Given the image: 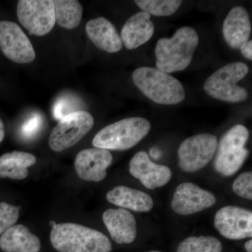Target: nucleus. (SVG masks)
Here are the masks:
<instances>
[{"mask_svg":"<svg viewBox=\"0 0 252 252\" xmlns=\"http://www.w3.org/2000/svg\"><path fill=\"white\" fill-rule=\"evenodd\" d=\"M43 124V119L39 114H34L23 124L21 135L26 139H31L39 132Z\"/></svg>","mask_w":252,"mask_h":252,"instance_id":"obj_28","label":"nucleus"},{"mask_svg":"<svg viewBox=\"0 0 252 252\" xmlns=\"http://www.w3.org/2000/svg\"><path fill=\"white\" fill-rule=\"evenodd\" d=\"M132 77L142 94L156 103L172 105L185 99V89L180 81L157 68H138Z\"/></svg>","mask_w":252,"mask_h":252,"instance_id":"obj_3","label":"nucleus"},{"mask_svg":"<svg viewBox=\"0 0 252 252\" xmlns=\"http://www.w3.org/2000/svg\"><path fill=\"white\" fill-rule=\"evenodd\" d=\"M149 252H159V251H151Z\"/></svg>","mask_w":252,"mask_h":252,"instance_id":"obj_34","label":"nucleus"},{"mask_svg":"<svg viewBox=\"0 0 252 252\" xmlns=\"http://www.w3.org/2000/svg\"><path fill=\"white\" fill-rule=\"evenodd\" d=\"M59 252H110L112 243L103 233L74 223H57L50 235Z\"/></svg>","mask_w":252,"mask_h":252,"instance_id":"obj_2","label":"nucleus"},{"mask_svg":"<svg viewBox=\"0 0 252 252\" xmlns=\"http://www.w3.org/2000/svg\"><path fill=\"white\" fill-rule=\"evenodd\" d=\"M199 36L190 27L177 30L171 38H161L155 49L157 69L172 73L182 71L189 67L198 47Z\"/></svg>","mask_w":252,"mask_h":252,"instance_id":"obj_1","label":"nucleus"},{"mask_svg":"<svg viewBox=\"0 0 252 252\" xmlns=\"http://www.w3.org/2000/svg\"><path fill=\"white\" fill-rule=\"evenodd\" d=\"M0 49L8 59L18 64L31 63L36 58L28 36L11 21H0Z\"/></svg>","mask_w":252,"mask_h":252,"instance_id":"obj_10","label":"nucleus"},{"mask_svg":"<svg viewBox=\"0 0 252 252\" xmlns=\"http://www.w3.org/2000/svg\"><path fill=\"white\" fill-rule=\"evenodd\" d=\"M216 136L203 133L186 139L178 150L179 165L186 172H194L206 166L216 152Z\"/></svg>","mask_w":252,"mask_h":252,"instance_id":"obj_9","label":"nucleus"},{"mask_svg":"<svg viewBox=\"0 0 252 252\" xmlns=\"http://www.w3.org/2000/svg\"><path fill=\"white\" fill-rule=\"evenodd\" d=\"M112 161V154L107 149H86L77 154L74 168L81 180L99 182L105 178L107 169Z\"/></svg>","mask_w":252,"mask_h":252,"instance_id":"obj_13","label":"nucleus"},{"mask_svg":"<svg viewBox=\"0 0 252 252\" xmlns=\"http://www.w3.org/2000/svg\"><path fill=\"white\" fill-rule=\"evenodd\" d=\"M21 208V207L14 206L4 202L0 203V235L17 222Z\"/></svg>","mask_w":252,"mask_h":252,"instance_id":"obj_25","label":"nucleus"},{"mask_svg":"<svg viewBox=\"0 0 252 252\" xmlns=\"http://www.w3.org/2000/svg\"><path fill=\"white\" fill-rule=\"evenodd\" d=\"M32 154L14 151L0 157V178L22 180L28 177V167L35 164Z\"/></svg>","mask_w":252,"mask_h":252,"instance_id":"obj_21","label":"nucleus"},{"mask_svg":"<svg viewBox=\"0 0 252 252\" xmlns=\"http://www.w3.org/2000/svg\"><path fill=\"white\" fill-rule=\"evenodd\" d=\"M77 106L78 104L74 98L61 97L54 104V109H53L54 117L57 120H61L63 117L68 114L77 112L75 109L77 108Z\"/></svg>","mask_w":252,"mask_h":252,"instance_id":"obj_27","label":"nucleus"},{"mask_svg":"<svg viewBox=\"0 0 252 252\" xmlns=\"http://www.w3.org/2000/svg\"><path fill=\"white\" fill-rule=\"evenodd\" d=\"M216 203V197L211 192L185 182L176 189L171 207L176 213L186 216L210 208Z\"/></svg>","mask_w":252,"mask_h":252,"instance_id":"obj_12","label":"nucleus"},{"mask_svg":"<svg viewBox=\"0 0 252 252\" xmlns=\"http://www.w3.org/2000/svg\"><path fill=\"white\" fill-rule=\"evenodd\" d=\"M252 26L247 10L236 6L230 10L223 24V34L230 47L240 49L249 41Z\"/></svg>","mask_w":252,"mask_h":252,"instance_id":"obj_16","label":"nucleus"},{"mask_svg":"<svg viewBox=\"0 0 252 252\" xmlns=\"http://www.w3.org/2000/svg\"><path fill=\"white\" fill-rule=\"evenodd\" d=\"M249 67L245 63H233L212 74L204 84V91L213 98L229 102H243L248 92L237 84L246 77Z\"/></svg>","mask_w":252,"mask_h":252,"instance_id":"obj_5","label":"nucleus"},{"mask_svg":"<svg viewBox=\"0 0 252 252\" xmlns=\"http://www.w3.org/2000/svg\"><path fill=\"white\" fill-rule=\"evenodd\" d=\"M102 220L111 238L119 245L130 244L137 237V223L131 212L123 208L109 209Z\"/></svg>","mask_w":252,"mask_h":252,"instance_id":"obj_15","label":"nucleus"},{"mask_svg":"<svg viewBox=\"0 0 252 252\" xmlns=\"http://www.w3.org/2000/svg\"><path fill=\"white\" fill-rule=\"evenodd\" d=\"M249 136L248 129L243 125L233 126L225 132L217 145L214 161L219 173L228 177L241 168L249 156L248 149L245 148Z\"/></svg>","mask_w":252,"mask_h":252,"instance_id":"obj_6","label":"nucleus"},{"mask_svg":"<svg viewBox=\"0 0 252 252\" xmlns=\"http://www.w3.org/2000/svg\"><path fill=\"white\" fill-rule=\"evenodd\" d=\"M56 22L61 27L72 30L80 24L83 15L82 6L77 0L54 1Z\"/></svg>","mask_w":252,"mask_h":252,"instance_id":"obj_22","label":"nucleus"},{"mask_svg":"<svg viewBox=\"0 0 252 252\" xmlns=\"http://www.w3.org/2000/svg\"><path fill=\"white\" fill-rule=\"evenodd\" d=\"M245 250H247L248 252H252V240H250L249 241L247 242L245 245Z\"/></svg>","mask_w":252,"mask_h":252,"instance_id":"obj_32","label":"nucleus"},{"mask_svg":"<svg viewBox=\"0 0 252 252\" xmlns=\"http://www.w3.org/2000/svg\"><path fill=\"white\" fill-rule=\"evenodd\" d=\"M215 228L229 240H243L252 236V212L236 206H225L217 212Z\"/></svg>","mask_w":252,"mask_h":252,"instance_id":"obj_11","label":"nucleus"},{"mask_svg":"<svg viewBox=\"0 0 252 252\" xmlns=\"http://www.w3.org/2000/svg\"><path fill=\"white\" fill-rule=\"evenodd\" d=\"M17 16L23 27L30 34L46 35L56 24L54 4L52 0H20L17 4Z\"/></svg>","mask_w":252,"mask_h":252,"instance_id":"obj_8","label":"nucleus"},{"mask_svg":"<svg viewBox=\"0 0 252 252\" xmlns=\"http://www.w3.org/2000/svg\"><path fill=\"white\" fill-rule=\"evenodd\" d=\"M89 39L97 49L109 53L119 52L122 49V38L110 21L104 18L91 20L86 25Z\"/></svg>","mask_w":252,"mask_h":252,"instance_id":"obj_17","label":"nucleus"},{"mask_svg":"<svg viewBox=\"0 0 252 252\" xmlns=\"http://www.w3.org/2000/svg\"><path fill=\"white\" fill-rule=\"evenodd\" d=\"M5 135L4 126L2 121L0 119V142L4 140Z\"/></svg>","mask_w":252,"mask_h":252,"instance_id":"obj_31","label":"nucleus"},{"mask_svg":"<svg viewBox=\"0 0 252 252\" xmlns=\"http://www.w3.org/2000/svg\"><path fill=\"white\" fill-rule=\"evenodd\" d=\"M94 125L90 113L84 110L73 112L63 117L50 135V148L61 152L70 148L89 133Z\"/></svg>","mask_w":252,"mask_h":252,"instance_id":"obj_7","label":"nucleus"},{"mask_svg":"<svg viewBox=\"0 0 252 252\" xmlns=\"http://www.w3.org/2000/svg\"><path fill=\"white\" fill-rule=\"evenodd\" d=\"M161 152L159 151L158 149L153 148L150 150L151 157L154 158L158 159L161 157Z\"/></svg>","mask_w":252,"mask_h":252,"instance_id":"obj_30","label":"nucleus"},{"mask_svg":"<svg viewBox=\"0 0 252 252\" xmlns=\"http://www.w3.org/2000/svg\"><path fill=\"white\" fill-rule=\"evenodd\" d=\"M129 171L142 185L151 190L166 185L172 176L168 167L152 162L148 154L143 151L137 152L131 159Z\"/></svg>","mask_w":252,"mask_h":252,"instance_id":"obj_14","label":"nucleus"},{"mask_svg":"<svg viewBox=\"0 0 252 252\" xmlns=\"http://www.w3.org/2000/svg\"><path fill=\"white\" fill-rule=\"evenodd\" d=\"M57 224V223H56V222L54 221V220H51V221H50V225H51V228H54V226H56V225Z\"/></svg>","mask_w":252,"mask_h":252,"instance_id":"obj_33","label":"nucleus"},{"mask_svg":"<svg viewBox=\"0 0 252 252\" xmlns=\"http://www.w3.org/2000/svg\"><path fill=\"white\" fill-rule=\"evenodd\" d=\"M244 57L250 61L252 60V41L249 40L240 48Z\"/></svg>","mask_w":252,"mask_h":252,"instance_id":"obj_29","label":"nucleus"},{"mask_svg":"<svg viewBox=\"0 0 252 252\" xmlns=\"http://www.w3.org/2000/svg\"><path fill=\"white\" fill-rule=\"evenodd\" d=\"M107 201L123 209L136 212H148L153 208L154 200L148 193L125 186H119L109 190Z\"/></svg>","mask_w":252,"mask_h":252,"instance_id":"obj_19","label":"nucleus"},{"mask_svg":"<svg viewBox=\"0 0 252 252\" xmlns=\"http://www.w3.org/2000/svg\"><path fill=\"white\" fill-rule=\"evenodd\" d=\"M0 248L5 252H39V239L22 224L13 225L0 238Z\"/></svg>","mask_w":252,"mask_h":252,"instance_id":"obj_20","label":"nucleus"},{"mask_svg":"<svg viewBox=\"0 0 252 252\" xmlns=\"http://www.w3.org/2000/svg\"><path fill=\"white\" fill-rule=\"evenodd\" d=\"M151 124L142 117L123 119L106 126L93 140L95 148L124 151L132 148L148 135Z\"/></svg>","mask_w":252,"mask_h":252,"instance_id":"obj_4","label":"nucleus"},{"mask_svg":"<svg viewBox=\"0 0 252 252\" xmlns=\"http://www.w3.org/2000/svg\"><path fill=\"white\" fill-rule=\"evenodd\" d=\"M233 190L241 198L252 199V172H243L237 177L233 185Z\"/></svg>","mask_w":252,"mask_h":252,"instance_id":"obj_26","label":"nucleus"},{"mask_svg":"<svg viewBox=\"0 0 252 252\" xmlns=\"http://www.w3.org/2000/svg\"><path fill=\"white\" fill-rule=\"evenodd\" d=\"M223 246L212 236L189 237L180 243L177 252H221Z\"/></svg>","mask_w":252,"mask_h":252,"instance_id":"obj_23","label":"nucleus"},{"mask_svg":"<svg viewBox=\"0 0 252 252\" xmlns=\"http://www.w3.org/2000/svg\"><path fill=\"white\" fill-rule=\"evenodd\" d=\"M135 2L142 11L156 16H171L182 4L179 0H137Z\"/></svg>","mask_w":252,"mask_h":252,"instance_id":"obj_24","label":"nucleus"},{"mask_svg":"<svg viewBox=\"0 0 252 252\" xmlns=\"http://www.w3.org/2000/svg\"><path fill=\"white\" fill-rule=\"evenodd\" d=\"M150 18L151 15L142 11L134 14L126 21L121 36L126 49H137L152 38L155 28Z\"/></svg>","mask_w":252,"mask_h":252,"instance_id":"obj_18","label":"nucleus"}]
</instances>
